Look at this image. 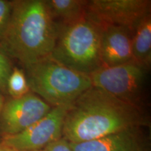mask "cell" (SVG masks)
Returning a JSON list of instances; mask_svg holds the SVG:
<instances>
[{"label": "cell", "mask_w": 151, "mask_h": 151, "mask_svg": "<svg viewBox=\"0 0 151 151\" xmlns=\"http://www.w3.org/2000/svg\"><path fill=\"white\" fill-rule=\"evenodd\" d=\"M149 124L144 109L92 86L68 109L62 137L69 143H81Z\"/></svg>", "instance_id": "6da1fadb"}, {"label": "cell", "mask_w": 151, "mask_h": 151, "mask_svg": "<svg viewBox=\"0 0 151 151\" xmlns=\"http://www.w3.org/2000/svg\"><path fill=\"white\" fill-rule=\"evenodd\" d=\"M58 35L46 0H14L0 48L24 68L50 58Z\"/></svg>", "instance_id": "7a4b0ae2"}, {"label": "cell", "mask_w": 151, "mask_h": 151, "mask_svg": "<svg viewBox=\"0 0 151 151\" xmlns=\"http://www.w3.org/2000/svg\"><path fill=\"white\" fill-rule=\"evenodd\" d=\"M30 92L55 106H70L92 87L90 76L60 65L50 58L23 68Z\"/></svg>", "instance_id": "3957f363"}, {"label": "cell", "mask_w": 151, "mask_h": 151, "mask_svg": "<svg viewBox=\"0 0 151 151\" xmlns=\"http://www.w3.org/2000/svg\"><path fill=\"white\" fill-rule=\"evenodd\" d=\"M58 27V38L50 59L88 76L103 67L97 24L85 17L74 23Z\"/></svg>", "instance_id": "277c9868"}, {"label": "cell", "mask_w": 151, "mask_h": 151, "mask_svg": "<svg viewBox=\"0 0 151 151\" xmlns=\"http://www.w3.org/2000/svg\"><path fill=\"white\" fill-rule=\"evenodd\" d=\"M148 70L133 60L113 67H101L89 75L92 86L117 99L144 109L147 98Z\"/></svg>", "instance_id": "5b68a950"}, {"label": "cell", "mask_w": 151, "mask_h": 151, "mask_svg": "<svg viewBox=\"0 0 151 151\" xmlns=\"http://www.w3.org/2000/svg\"><path fill=\"white\" fill-rule=\"evenodd\" d=\"M150 0L87 1L86 17L97 25L122 27L134 32L141 20L150 14Z\"/></svg>", "instance_id": "8992f818"}, {"label": "cell", "mask_w": 151, "mask_h": 151, "mask_svg": "<svg viewBox=\"0 0 151 151\" xmlns=\"http://www.w3.org/2000/svg\"><path fill=\"white\" fill-rule=\"evenodd\" d=\"M69 106L52 107L44 117L20 133L1 138L18 151L43 150L50 143L62 137L64 122Z\"/></svg>", "instance_id": "52a82bcc"}, {"label": "cell", "mask_w": 151, "mask_h": 151, "mask_svg": "<svg viewBox=\"0 0 151 151\" xmlns=\"http://www.w3.org/2000/svg\"><path fill=\"white\" fill-rule=\"evenodd\" d=\"M52 108L32 92L21 97L6 99L0 114L1 138L24 131L46 116Z\"/></svg>", "instance_id": "ba28073f"}, {"label": "cell", "mask_w": 151, "mask_h": 151, "mask_svg": "<svg viewBox=\"0 0 151 151\" xmlns=\"http://www.w3.org/2000/svg\"><path fill=\"white\" fill-rule=\"evenodd\" d=\"M99 29L100 57L103 67L122 65L132 60L129 29L113 25H97Z\"/></svg>", "instance_id": "9c48e42d"}, {"label": "cell", "mask_w": 151, "mask_h": 151, "mask_svg": "<svg viewBox=\"0 0 151 151\" xmlns=\"http://www.w3.org/2000/svg\"><path fill=\"white\" fill-rule=\"evenodd\" d=\"M143 127H135L81 143H70L73 151H150Z\"/></svg>", "instance_id": "30bf717a"}, {"label": "cell", "mask_w": 151, "mask_h": 151, "mask_svg": "<svg viewBox=\"0 0 151 151\" xmlns=\"http://www.w3.org/2000/svg\"><path fill=\"white\" fill-rule=\"evenodd\" d=\"M132 60L150 71L151 66V15L145 16L136 28L132 39Z\"/></svg>", "instance_id": "8fae6325"}, {"label": "cell", "mask_w": 151, "mask_h": 151, "mask_svg": "<svg viewBox=\"0 0 151 151\" xmlns=\"http://www.w3.org/2000/svg\"><path fill=\"white\" fill-rule=\"evenodd\" d=\"M50 15L58 27L74 23L86 17L87 1L46 0Z\"/></svg>", "instance_id": "7c38bea8"}, {"label": "cell", "mask_w": 151, "mask_h": 151, "mask_svg": "<svg viewBox=\"0 0 151 151\" xmlns=\"http://www.w3.org/2000/svg\"><path fill=\"white\" fill-rule=\"evenodd\" d=\"M30 92L23 69L14 67L7 81V94L11 98H19Z\"/></svg>", "instance_id": "4fadbf2b"}, {"label": "cell", "mask_w": 151, "mask_h": 151, "mask_svg": "<svg viewBox=\"0 0 151 151\" xmlns=\"http://www.w3.org/2000/svg\"><path fill=\"white\" fill-rule=\"evenodd\" d=\"M11 58L0 48V93L7 94V81L13 70Z\"/></svg>", "instance_id": "5bb4252c"}, {"label": "cell", "mask_w": 151, "mask_h": 151, "mask_svg": "<svg viewBox=\"0 0 151 151\" xmlns=\"http://www.w3.org/2000/svg\"><path fill=\"white\" fill-rule=\"evenodd\" d=\"M12 1L0 0V40L2 39L10 20Z\"/></svg>", "instance_id": "9a60e30c"}, {"label": "cell", "mask_w": 151, "mask_h": 151, "mask_svg": "<svg viewBox=\"0 0 151 151\" xmlns=\"http://www.w3.org/2000/svg\"><path fill=\"white\" fill-rule=\"evenodd\" d=\"M43 150L45 151H73L70 143L63 137L50 143Z\"/></svg>", "instance_id": "2e32d148"}, {"label": "cell", "mask_w": 151, "mask_h": 151, "mask_svg": "<svg viewBox=\"0 0 151 151\" xmlns=\"http://www.w3.org/2000/svg\"><path fill=\"white\" fill-rule=\"evenodd\" d=\"M0 151H18L12 147L9 146V145L6 144L2 141L0 140Z\"/></svg>", "instance_id": "e0dca14e"}, {"label": "cell", "mask_w": 151, "mask_h": 151, "mask_svg": "<svg viewBox=\"0 0 151 151\" xmlns=\"http://www.w3.org/2000/svg\"><path fill=\"white\" fill-rule=\"evenodd\" d=\"M5 100H6V98L4 97V95L0 93V114H1V111H2L4 104V102H5Z\"/></svg>", "instance_id": "ac0fdd59"}, {"label": "cell", "mask_w": 151, "mask_h": 151, "mask_svg": "<svg viewBox=\"0 0 151 151\" xmlns=\"http://www.w3.org/2000/svg\"><path fill=\"white\" fill-rule=\"evenodd\" d=\"M35 151H45L44 150H35Z\"/></svg>", "instance_id": "d6986e66"}, {"label": "cell", "mask_w": 151, "mask_h": 151, "mask_svg": "<svg viewBox=\"0 0 151 151\" xmlns=\"http://www.w3.org/2000/svg\"><path fill=\"white\" fill-rule=\"evenodd\" d=\"M0 140H1V139H0Z\"/></svg>", "instance_id": "ffe728a7"}]
</instances>
